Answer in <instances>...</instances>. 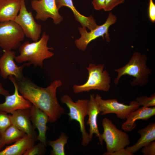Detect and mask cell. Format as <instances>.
<instances>
[{
    "instance_id": "cell-1",
    "label": "cell",
    "mask_w": 155,
    "mask_h": 155,
    "mask_svg": "<svg viewBox=\"0 0 155 155\" xmlns=\"http://www.w3.org/2000/svg\"><path fill=\"white\" fill-rule=\"evenodd\" d=\"M16 81L21 94L46 113L50 123L56 122L65 113V109L60 105L56 97L57 90L62 85L60 80L51 82L46 88L37 86L27 77Z\"/></svg>"
},
{
    "instance_id": "cell-2",
    "label": "cell",
    "mask_w": 155,
    "mask_h": 155,
    "mask_svg": "<svg viewBox=\"0 0 155 155\" xmlns=\"http://www.w3.org/2000/svg\"><path fill=\"white\" fill-rule=\"evenodd\" d=\"M49 36L44 32L40 40L30 42L25 41L19 47L20 54L16 56L14 60L18 63H26L27 66L33 65L42 67L44 61L52 57L54 54L50 50L52 47L47 46Z\"/></svg>"
},
{
    "instance_id": "cell-3",
    "label": "cell",
    "mask_w": 155,
    "mask_h": 155,
    "mask_svg": "<svg viewBox=\"0 0 155 155\" xmlns=\"http://www.w3.org/2000/svg\"><path fill=\"white\" fill-rule=\"evenodd\" d=\"M147 57L145 55L138 52H134L126 64L114 70L117 73L114 80V83L117 85L122 76L128 75L133 78L130 82L131 86H142L146 85L152 72L147 65Z\"/></svg>"
},
{
    "instance_id": "cell-4",
    "label": "cell",
    "mask_w": 155,
    "mask_h": 155,
    "mask_svg": "<svg viewBox=\"0 0 155 155\" xmlns=\"http://www.w3.org/2000/svg\"><path fill=\"white\" fill-rule=\"evenodd\" d=\"M103 64L90 63L86 67L88 76L86 82L80 85H74L73 91L75 93L98 90L107 92L111 87V78L108 71L104 69Z\"/></svg>"
},
{
    "instance_id": "cell-5",
    "label": "cell",
    "mask_w": 155,
    "mask_h": 155,
    "mask_svg": "<svg viewBox=\"0 0 155 155\" xmlns=\"http://www.w3.org/2000/svg\"><path fill=\"white\" fill-rule=\"evenodd\" d=\"M61 101L69 108L68 115L70 120H75L79 123L82 134V144L84 147L86 146L92 140L85 125V118L88 113L89 99H79L74 102L68 95L65 94L61 97Z\"/></svg>"
},
{
    "instance_id": "cell-6",
    "label": "cell",
    "mask_w": 155,
    "mask_h": 155,
    "mask_svg": "<svg viewBox=\"0 0 155 155\" xmlns=\"http://www.w3.org/2000/svg\"><path fill=\"white\" fill-rule=\"evenodd\" d=\"M102 125L104 131L101 136L106 144L107 152H114L125 148L129 144L128 134L118 129L111 120L104 118Z\"/></svg>"
},
{
    "instance_id": "cell-7",
    "label": "cell",
    "mask_w": 155,
    "mask_h": 155,
    "mask_svg": "<svg viewBox=\"0 0 155 155\" xmlns=\"http://www.w3.org/2000/svg\"><path fill=\"white\" fill-rule=\"evenodd\" d=\"M25 36L21 27L15 21L0 22V47L4 51L18 48Z\"/></svg>"
},
{
    "instance_id": "cell-8",
    "label": "cell",
    "mask_w": 155,
    "mask_h": 155,
    "mask_svg": "<svg viewBox=\"0 0 155 155\" xmlns=\"http://www.w3.org/2000/svg\"><path fill=\"white\" fill-rule=\"evenodd\" d=\"M117 19V17L111 12L109 13L105 22L100 26H98L95 28L88 32L85 27L78 28L81 35L80 37L75 41L77 47L80 50L84 51L88 44L92 40L100 37L105 38L106 40L109 42L111 40L108 32L109 27L115 24Z\"/></svg>"
},
{
    "instance_id": "cell-9",
    "label": "cell",
    "mask_w": 155,
    "mask_h": 155,
    "mask_svg": "<svg viewBox=\"0 0 155 155\" xmlns=\"http://www.w3.org/2000/svg\"><path fill=\"white\" fill-rule=\"evenodd\" d=\"M96 101L98 105L102 115L114 113L117 117L123 120L126 119L131 112L138 109L140 106L135 100L131 101L129 105L119 102L116 99H102L97 94L95 96Z\"/></svg>"
},
{
    "instance_id": "cell-10",
    "label": "cell",
    "mask_w": 155,
    "mask_h": 155,
    "mask_svg": "<svg viewBox=\"0 0 155 155\" xmlns=\"http://www.w3.org/2000/svg\"><path fill=\"white\" fill-rule=\"evenodd\" d=\"M21 1L19 12L13 21L21 27L25 36L34 42L37 41L42 32L41 25L36 22L32 12L28 11L24 0Z\"/></svg>"
},
{
    "instance_id": "cell-11",
    "label": "cell",
    "mask_w": 155,
    "mask_h": 155,
    "mask_svg": "<svg viewBox=\"0 0 155 155\" xmlns=\"http://www.w3.org/2000/svg\"><path fill=\"white\" fill-rule=\"evenodd\" d=\"M31 5L36 13V20L45 21L51 18L55 24H59L63 20L55 0H32Z\"/></svg>"
},
{
    "instance_id": "cell-12",
    "label": "cell",
    "mask_w": 155,
    "mask_h": 155,
    "mask_svg": "<svg viewBox=\"0 0 155 155\" xmlns=\"http://www.w3.org/2000/svg\"><path fill=\"white\" fill-rule=\"evenodd\" d=\"M4 51L0 58L1 76L4 79H7L9 76H13L16 81L20 80L24 77L23 70L24 67L27 66L26 63L18 66L14 61L16 52L12 50Z\"/></svg>"
},
{
    "instance_id": "cell-13",
    "label": "cell",
    "mask_w": 155,
    "mask_h": 155,
    "mask_svg": "<svg viewBox=\"0 0 155 155\" xmlns=\"http://www.w3.org/2000/svg\"><path fill=\"white\" fill-rule=\"evenodd\" d=\"M8 78L13 84L14 91L12 94L5 96V102L0 103V111L11 113L18 110L30 109L32 104L20 94L15 78L9 76Z\"/></svg>"
},
{
    "instance_id": "cell-14",
    "label": "cell",
    "mask_w": 155,
    "mask_h": 155,
    "mask_svg": "<svg viewBox=\"0 0 155 155\" xmlns=\"http://www.w3.org/2000/svg\"><path fill=\"white\" fill-rule=\"evenodd\" d=\"M9 115L12 124L27 135L37 140L38 134L32 125L30 109L18 110Z\"/></svg>"
},
{
    "instance_id": "cell-15",
    "label": "cell",
    "mask_w": 155,
    "mask_h": 155,
    "mask_svg": "<svg viewBox=\"0 0 155 155\" xmlns=\"http://www.w3.org/2000/svg\"><path fill=\"white\" fill-rule=\"evenodd\" d=\"M30 114L33 127L35 129H37L38 131L37 140L46 146V124L49 121L48 116L44 112L33 105L30 109Z\"/></svg>"
},
{
    "instance_id": "cell-16",
    "label": "cell",
    "mask_w": 155,
    "mask_h": 155,
    "mask_svg": "<svg viewBox=\"0 0 155 155\" xmlns=\"http://www.w3.org/2000/svg\"><path fill=\"white\" fill-rule=\"evenodd\" d=\"M155 115V106L139 108L129 114L126 121L122 125V128L126 131H131L135 127L136 121L138 120H147Z\"/></svg>"
},
{
    "instance_id": "cell-17",
    "label": "cell",
    "mask_w": 155,
    "mask_h": 155,
    "mask_svg": "<svg viewBox=\"0 0 155 155\" xmlns=\"http://www.w3.org/2000/svg\"><path fill=\"white\" fill-rule=\"evenodd\" d=\"M100 112L99 106L95 101L94 94H91L89 99L88 113V119L87 123L90 126L88 133L91 140L93 134H95L98 138L100 144L102 145L103 140L101 134L99 131L97 123V117Z\"/></svg>"
},
{
    "instance_id": "cell-18",
    "label": "cell",
    "mask_w": 155,
    "mask_h": 155,
    "mask_svg": "<svg viewBox=\"0 0 155 155\" xmlns=\"http://www.w3.org/2000/svg\"><path fill=\"white\" fill-rule=\"evenodd\" d=\"M56 6L59 9L63 6L69 7L72 11L75 20L82 26L88 28L90 30L96 28L98 25L91 16L86 17L81 14L74 7L72 0H55Z\"/></svg>"
},
{
    "instance_id": "cell-19",
    "label": "cell",
    "mask_w": 155,
    "mask_h": 155,
    "mask_svg": "<svg viewBox=\"0 0 155 155\" xmlns=\"http://www.w3.org/2000/svg\"><path fill=\"white\" fill-rule=\"evenodd\" d=\"M31 136L26 135L13 144L7 146L0 151V155H22L33 146L36 141Z\"/></svg>"
},
{
    "instance_id": "cell-20",
    "label": "cell",
    "mask_w": 155,
    "mask_h": 155,
    "mask_svg": "<svg viewBox=\"0 0 155 155\" xmlns=\"http://www.w3.org/2000/svg\"><path fill=\"white\" fill-rule=\"evenodd\" d=\"M21 0H0V22L14 21L19 12Z\"/></svg>"
},
{
    "instance_id": "cell-21",
    "label": "cell",
    "mask_w": 155,
    "mask_h": 155,
    "mask_svg": "<svg viewBox=\"0 0 155 155\" xmlns=\"http://www.w3.org/2000/svg\"><path fill=\"white\" fill-rule=\"evenodd\" d=\"M141 136L136 143L125 149L133 154L151 142L155 140V123H151L146 127L137 131Z\"/></svg>"
},
{
    "instance_id": "cell-22",
    "label": "cell",
    "mask_w": 155,
    "mask_h": 155,
    "mask_svg": "<svg viewBox=\"0 0 155 155\" xmlns=\"http://www.w3.org/2000/svg\"><path fill=\"white\" fill-rule=\"evenodd\" d=\"M2 142L4 146L22 138L27 135L12 124L11 125L2 133Z\"/></svg>"
},
{
    "instance_id": "cell-23",
    "label": "cell",
    "mask_w": 155,
    "mask_h": 155,
    "mask_svg": "<svg viewBox=\"0 0 155 155\" xmlns=\"http://www.w3.org/2000/svg\"><path fill=\"white\" fill-rule=\"evenodd\" d=\"M68 137L63 133H61L59 138L55 140H49L47 144L52 148L51 152L52 155H65V146L67 143Z\"/></svg>"
},
{
    "instance_id": "cell-24",
    "label": "cell",
    "mask_w": 155,
    "mask_h": 155,
    "mask_svg": "<svg viewBox=\"0 0 155 155\" xmlns=\"http://www.w3.org/2000/svg\"><path fill=\"white\" fill-rule=\"evenodd\" d=\"M138 104L146 107H154L155 106V95L153 94L150 97L146 96H139L135 100Z\"/></svg>"
},
{
    "instance_id": "cell-25",
    "label": "cell",
    "mask_w": 155,
    "mask_h": 155,
    "mask_svg": "<svg viewBox=\"0 0 155 155\" xmlns=\"http://www.w3.org/2000/svg\"><path fill=\"white\" fill-rule=\"evenodd\" d=\"M45 146L40 142L34 145L26 151L24 155H41L44 154L46 152Z\"/></svg>"
},
{
    "instance_id": "cell-26",
    "label": "cell",
    "mask_w": 155,
    "mask_h": 155,
    "mask_svg": "<svg viewBox=\"0 0 155 155\" xmlns=\"http://www.w3.org/2000/svg\"><path fill=\"white\" fill-rule=\"evenodd\" d=\"M11 124L9 115L5 112L0 111V132L1 134Z\"/></svg>"
},
{
    "instance_id": "cell-27",
    "label": "cell",
    "mask_w": 155,
    "mask_h": 155,
    "mask_svg": "<svg viewBox=\"0 0 155 155\" xmlns=\"http://www.w3.org/2000/svg\"><path fill=\"white\" fill-rule=\"evenodd\" d=\"M124 2L125 0H105L103 10L106 11H110L116 6Z\"/></svg>"
},
{
    "instance_id": "cell-28",
    "label": "cell",
    "mask_w": 155,
    "mask_h": 155,
    "mask_svg": "<svg viewBox=\"0 0 155 155\" xmlns=\"http://www.w3.org/2000/svg\"><path fill=\"white\" fill-rule=\"evenodd\" d=\"M142 152L144 155H155V142L153 141L142 148Z\"/></svg>"
},
{
    "instance_id": "cell-29",
    "label": "cell",
    "mask_w": 155,
    "mask_h": 155,
    "mask_svg": "<svg viewBox=\"0 0 155 155\" xmlns=\"http://www.w3.org/2000/svg\"><path fill=\"white\" fill-rule=\"evenodd\" d=\"M148 16L150 21L153 23L155 22V4L153 0H149Z\"/></svg>"
},
{
    "instance_id": "cell-30",
    "label": "cell",
    "mask_w": 155,
    "mask_h": 155,
    "mask_svg": "<svg viewBox=\"0 0 155 155\" xmlns=\"http://www.w3.org/2000/svg\"><path fill=\"white\" fill-rule=\"evenodd\" d=\"M103 155H133V154L127 150L125 148L120 149L113 152H106Z\"/></svg>"
},
{
    "instance_id": "cell-31",
    "label": "cell",
    "mask_w": 155,
    "mask_h": 155,
    "mask_svg": "<svg viewBox=\"0 0 155 155\" xmlns=\"http://www.w3.org/2000/svg\"><path fill=\"white\" fill-rule=\"evenodd\" d=\"M105 0H92V3L95 9L98 10L103 9Z\"/></svg>"
},
{
    "instance_id": "cell-32",
    "label": "cell",
    "mask_w": 155,
    "mask_h": 155,
    "mask_svg": "<svg viewBox=\"0 0 155 155\" xmlns=\"http://www.w3.org/2000/svg\"><path fill=\"white\" fill-rule=\"evenodd\" d=\"M10 94L9 92L3 88L2 84L0 82V95L5 97Z\"/></svg>"
},
{
    "instance_id": "cell-33",
    "label": "cell",
    "mask_w": 155,
    "mask_h": 155,
    "mask_svg": "<svg viewBox=\"0 0 155 155\" xmlns=\"http://www.w3.org/2000/svg\"><path fill=\"white\" fill-rule=\"evenodd\" d=\"M4 146H3L2 142L1 135L0 132V151L2 150Z\"/></svg>"
}]
</instances>
